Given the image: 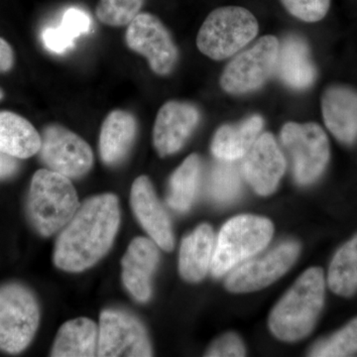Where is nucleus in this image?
<instances>
[{"mask_svg":"<svg viewBox=\"0 0 357 357\" xmlns=\"http://www.w3.org/2000/svg\"><path fill=\"white\" fill-rule=\"evenodd\" d=\"M119 222V199L114 194L86 199L58 237L54 250L56 266L67 272L93 266L112 248Z\"/></svg>","mask_w":357,"mask_h":357,"instance_id":"f257e3e1","label":"nucleus"},{"mask_svg":"<svg viewBox=\"0 0 357 357\" xmlns=\"http://www.w3.org/2000/svg\"><path fill=\"white\" fill-rule=\"evenodd\" d=\"M324 301L323 270L310 268L301 275L272 310L269 317L270 331L284 342H297L306 337L316 325Z\"/></svg>","mask_w":357,"mask_h":357,"instance_id":"f03ea898","label":"nucleus"},{"mask_svg":"<svg viewBox=\"0 0 357 357\" xmlns=\"http://www.w3.org/2000/svg\"><path fill=\"white\" fill-rule=\"evenodd\" d=\"M79 208L77 192L69 178L49 169L34 174L27 211L40 234L50 236L64 229Z\"/></svg>","mask_w":357,"mask_h":357,"instance_id":"7ed1b4c3","label":"nucleus"},{"mask_svg":"<svg viewBox=\"0 0 357 357\" xmlns=\"http://www.w3.org/2000/svg\"><path fill=\"white\" fill-rule=\"evenodd\" d=\"M274 227L266 218L238 215L229 220L218 234L211 270L222 277L237 265L263 250L273 236Z\"/></svg>","mask_w":357,"mask_h":357,"instance_id":"20e7f679","label":"nucleus"},{"mask_svg":"<svg viewBox=\"0 0 357 357\" xmlns=\"http://www.w3.org/2000/svg\"><path fill=\"white\" fill-rule=\"evenodd\" d=\"M259 25L248 9L225 6L215 9L204 21L197 36V46L215 61L234 56L255 38Z\"/></svg>","mask_w":357,"mask_h":357,"instance_id":"39448f33","label":"nucleus"},{"mask_svg":"<svg viewBox=\"0 0 357 357\" xmlns=\"http://www.w3.org/2000/svg\"><path fill=\"white\" fill-rule=\"evenodd\" d=\"M40 310L34 294L17 283L0 287V349L20 354L34 337Z\"/></svg>","mask_w":357,"mask_h":357,"instance_id":"423d86ee","label":"nucleus"},{"mask_svg":"<svg viewBox=\"0 0 357 357\" xmlns=\"http://www.w3.org/2000/svg\"><path fill=\"white\" fill-rule=\"evenodd\" d=\"M281 142L292 162L294 177L309 185L321 177L330 159V142L316 123L289 122L282 128Z\"/></svg>","mask_w":357,"mask_h":357,"instance_id":"0eeeda50","label":"nucleus"},{"mask_svg":"<svg viewBox=\"0 0 357 357\" xmlns=\"http://www.w3.org/2000/svg\"><path fill=\"white\" fill-rule=\"evenodd\" d=\"M280 42L262 37L230 61L220 77V86L230 95H244L261 88L276 70Z\"/></svg>","mask_w":357,"mask_h":357,"instance_id":"6e6552de","label":"nucleus"},{"mask_svg":"<svg viewBox=\"0 0 357 357\" xmlns=\"http://www.w3.org/2000/svg\"><path fill=\"white\" fill-rule=\"evenodd\" d=\"M126 42L131 51L146 59L150 69L158 76H168L177 65V46L165 25L153 14H138L128 26Z\"/></svg>","mask_w":357,"mask_h":357,"instance_id":"1a4fd4ad","label":"nucleus"},{"mask_svg":"<svg viewBox=\"0 0 357 357\" xmlns=\"http://www.w3.org/2000/svg\"><path fill=\"white\" fill-rule=\"evenodd\" d=\"M38 153L49 170L69 178L83 177L93 165V150L88 143L60 124L43 129Z\"/></svg>","mask_w":357,"mask_h":357,"instance_id":"9d476101","label":"nucleus"},{"mask_svg":"<svg viewBox=\"0 0 357 357\" xmlns=\"http://www.w3.org/2000/svg\"><path fill=\"white\" fill-rule=\"evenodd\" d=\"M98 356H152L144 326L128 312L105 310L100 319Z\"/></svg>","mask_w":357,"mask_h":357,"instance_id":"9b49d317","label":"nucleus"},{"mask_svg":"<svg viewBox=\"0 0 357 357\" xmlns=\"http://www.w3.org/2000/svg\"><path fill=\"white\" fill-rule=\"evenodd\" d=\"M299 252V243L285 241L266 255L237 265L227 276L225 287L232 293H248L266 288L293 266Z\"/></svg>","mask_w":357,"mask_h":357,"instance_id":"f8f14e48","label":"nucleus"},{"mask_svg":"<svg viewBox=\"0 0 357 357\" xmlns=\"http://www.w3.org/2000/svg\"><path fill=\"white\" fill-rule=\"evenodd\" d=\"M201 114L194 105L170 100L157 114L153 128V144L159 156L177 153L198 126Z\"/></svg>","mask_w":357,"mask_h":357,"instance_id":"ddd939ff","label":"nucleus"},{"mask_svg":"<svg viewBox=\"0 0 357 357\" xmlns=\"http://www.w3.org/2000/svg\"><path fill=\"white\" fill-rule=\"evenodd\" d=\"M243 172L257 194L268 196L275 192L286 169V160L273 134L258 136L245 155Z\"/></svg>","mask_w":357,"mask_h":357,"instance_id":"4468645a","label":"nucleus"},{"mask_svg":"<svg viewBox=\"0 0 357 357\" xmlns=\"http://www.w3.org/2000/svg\"><path fill=\"white\" fill-rule=\"evenodd\" d=\"M130 204L134 215L152 241L163 250H172L174 236L170 220L147 176H140L134 181Z\"/></svg>","mask_w":357,"mask_h":357,"instance_id":"2eb2a0df","label":"nucleus"},{"mask_svg":"<svg viewBox=\"0 0 357 357\" xmlns=\"http://www.w3.org/2000/svg\"><path fill=\"white\" fill-rule=\"evenodd\" d=\"M159 263V251L153 241L136 237L121 260L122 281L128 292L139 302L151 297V280Z\"/></svg>","mask_w":357,"mask_h":357,"instance_id":"dca6fc26","label":"nucleus"},{"mask_svg":"<svg viewBox=\"0 0 357 357\" xmlns=\"http://www.w3.org/2000/svg\"><path fill=\"white\" fill-rule=\"evenodd\" d=\"M324 121L340 142L357 140V91L347 86H331L321 98Z\"/></svg>","mask_w":357,"mask_h":357,"instance_id":"f3484780","label":"nucleus"},{"mask_svg":"<svg viewBox=\"0 0 357 357\" xmlns=\"http://www.w3.org/2000/svg\"><path fill=\"white\" fill-rule=\"evenodd\" d=\"M137 121L126 110H112L100 129V155L105 165L115 166L126 158L137 135Z\"/></svg>","mask_w":357,"mask_h":357,"instance_id":"a211bd4d","label":"nucleus"},{"mask_svg":"<svg viewBox=\"0 0 357 357\" xmlns=\"http://www.w3.org/2000/svg\"><path fill=\"white\" fill-rule=\"evenodd\" d=\"M275 70L281 81L290 88L305 89L311 86L317 72L306 42L298 36H289L284 40Z\"/></svg>","mask_w":357,"mask_h":357,"instance_id":"6ab92c4d","label":"nucleus"},{"mask_svg":"<svg viewBox=\"0 0 357 357\" xmlns=\"http://www.w3.org/2000/svg\"><path fill=\"white\" fill-rule=\"evenodd\" d=\"M213 249V231L208 225H201L185 236L178 258L181 276L189 282L203 280L211 268Z\"/></svg>","mask_w":357,"mask_h":357,"instance_id":"aec40b11","label":"nucleus"},{"mask_svg":"<svg viewBox=\"0 0 357 357\" xmlns=\"http://www.w3.org/2000/svg\"><path fill=\"white\" fill-rule=\"evenodd\" d=\"M263 126L262 117L252 115L239 123L218 128L211 142L213 156L225 161L243 158L259 136Z\"/></svg>","mask_w":357,"mask_h":357,"instance_id":"412c9836","label":"nucleus"},{"mask_svg":"<svg viewBox=\"0 0 357 357\" xmlns=\"http://www.w3.org/2000/svg\"><path fill=\"white\" fill-rule=\"evenodd\" d=\"M41 135L24 117L11 112H0V152L18 159L38 153Z\"/></svg>","mask_w":357,"mask_h":357,"instance_id":"4be33fe9","label":"nucleus"},{"mask_svg":"<svg viewBox=\"0 0 357 357\" xmlns=\"http://www.w3.org/2000/svg\"><path fill=\"white\" fill-rule=\"evenodd\" d=\"M98 328L95 321L79 318L61 326L54 342L51 356H98Z\"/></svg>","mask_w":357,"mask_h":357,"instance_id":"5701e85b","label":"nucleus"},{"mask_svg":"<svg viewBox=\"0 0 357 357\" xmlns=\"http://www.w3.org/2000/svg\"><path fill=\"white\" fill-rule=\"evenodd\" d=\"M202 175V160L192 154L185 158L169 181L167 203L173 210L185 213L191 208L198 192Z\"/></svg>","mask_w":357,"mask_h":357,"instance_id":"b1692460","label":"nucleus"},{"mask_svg":"<svg viewBox=\"0 0 357 357\" xmlns=\"http://www.w3.org/2000/svg\"><path fill=\"white\" fill-rule=\"evenodd\" d=\"M328 282L333 292L344 297L357 290V236L335 253L328 270Z\"/></svg>","mask_w":357,"mask_h":357,"instance_id":"393cba45","label":"nucleus"},{"mask_svg":"<svg viewBox=\"0 0 357 357\" xmlns=\"http://www.w3.org/2000/svg\"><path fill=\"white\" fill-rule=\"evenodd\" d=\"M236 162L220 160L211 169L206 183V192L215 203H229L241 192V172Z\"/></svg>","mask_w":357,"mask_h":357,"instance_id":"a878e982","label":"nucleus"},{"mask_svg":"<svg viewBox=\"0 0 357 357\" xmlns=\"http://www.w3.org/2000/svg\"><path fill=\"white\" fill-rule=\"evenodd\" d=\"M357 354V318L333 335L319 340L310 351L314 357H344Z\"/></svg>","mask_w":357,"mask_h":357,"instance_id":"bb28decb","label":"nucleus"},{"mask_svg":"<svg viewBox=\"0 0 357 357\" xmlns=\"http://www.w3.org/2000/svg\"><path fill=\"white\" fill-rule=\"evenodd\" d=\"M144 0H100L96 8V18L112 27H124L141 13Z\"/></svg>","mask_w":357,"mask_h":357,"instance_id":"cd10ccee","label":"nucleus"},{"mask_svg":"<svg viewBox=\"0 0 357 357\" xmlns=\"http://www.w3.org/2000/svg\"><path fill=\"white\" fill-rule=\"evenodd\" d=\"M286 10L305 22H318L328 14L331 0H280Z\"/></svg>","mask_w":357,"mask_h":357,"instance_id":"c85d7f7f","label":"nucleus"},{"mask_svg":"<svg viewBox=\"0 0 357 357\" xmlns=\"http://www.w3.org/2000/svg\"><path fill=\"white\" fill-rule=\"evenodd\" d=\"M245 347L241 338L234 333H227L218 337L206 351V356L241 357L245 356Z\"/></svg>","mask_w":357,"mask_h":357,"instance_id":"c756f323","label":"nucleus"},{"mask_svg":"<svg viewBox=\"0 0 357 357\" xmlns=\"http://www.w3.org/2000/svg\"><path fill=\"white\" fill-rule=\"evenodd\" d=\"M61 26L75 39L79 35L89 32L91 28V18L81 9L70 8L63 16Z\"/></svg>","mask_w":357,"mask_h":357,"instance_id":"7c9ffc66","label":"nucleus"},{"mask_svg":"<svg viewBox=\"0 0 357 357\" xmlns=\"http://www.w3.org/2000/svg\"><path fill=\"white\" fill-rule=\"evenodd\" d=\"M43 43L48 50L54 53H63L74 44L75 38L66 31L62 26L50 27L44 30L42 34Z\"/></svg>","mask_w":357,"mask_h":357,"instance_id":"2f4dec72","label":"nucleus"},{"mask_svg":"<svg viewBox=\"0 0 357 357\" xmlns=\"http://www.w3.org/2000/svg\"><path fill=\"white\" fill-rule=\"evenodd\" d=\"M14 65V52L8 42L0 37V73L8 72Z\"/></svg>","mask_w":357,"mask_h":357,"instance_id":"473e14b6","label":"nucleus"},{"mask_svg":"<svg viewBox=\"0 0 357 357\" xmlns=\"http://www.w3.org/2000/svg\"><path fill=\"white\" fill-rule=\"evenodd\" d=\"M18 158L0 152V178L10 177L18 169Z\"/></svg>","mask_w":357,"mask_h":357,"instance_id":"72a5a7b5","label":"nucleus"},{"mask_svg":"<svg viewBox=\"0 0 357 357\" xmlns=\"http://www.w3.org/2000/svg\"><path fill=\"white\" fill-rule=\"evenodd\" d=\"M2 98H3V91H2V89H0V100H2Z\"/></svg>","mask_w":357,"mask_h":357,"instance_id":"f704fd0d","label":"nucleus"}]
</instances>
